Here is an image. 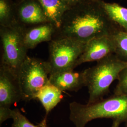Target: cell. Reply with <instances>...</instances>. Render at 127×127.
Here are the masks:
<instances>
[{
	"mask_svg": "<svg viewBox=\"0 0 127 127\" xmlns=\"http://www.w3.org/2000/svg\"><path fill=\"white\" fill-rule=\"evenodd\" d=\"M115 46L112 35L94 38L87 43L85 48L77 60L76 67L82 64L100 60L115 54Z\"/></svg>",
	"mask_w": 127,
	"mask_h": 127,
	"instance_id": "ba28073f",
	"label": "cell"
},
{
	"mask_svg": "<svg viewBox=\"0 0 127 127\" xmlns=\"http://www.w3.org/2000/svg\"><path fill=\"white\" fill-rule=\"evenodd\" d=\"M69 7H71L73 6L76 4L81 0H62Z\"/></svg>",
	"mask_w": 127,
	"mask_h": 127,
	"instance_id": "ffe728a7",
	"label": "cell"
},
{
	"mask_svg": "<svg viewBox=\"0 0 127 127\" xmlns=\"http://www.w3.org/2000/svg\"><path fill=\"white\" fill-rule=\"evenodd\" d=\"M25 28L19 24L10 27H0L2 47L0 65L17 77L20 67L27 56L28 50L24 39Z\"/></svg>",
	"mask_w": 127,
	"mask_h": 127,
	"instance_id": "5b68a950",
	"label": "cell"
},
{
	"mask_svg": "<svg viewBox=\"0 0 127 127\" xmlns=\"http://www.w3.org/2000/svg\"><path fill=\"white\" fill-rule=\"evenodd\" d=\"M56 28L50 22L26 27L24 39L27 50L33 49L43 42H50L53 39Z\"/></svg>",
	"mask_w": 127,
	"mask_h": 127,
	"instance_id": "30bf717a",
	"label": "cell"
},
{
	"mask_svg": "<svg viewBox=\"0 0 127 127\" xmlns=\"http://www.w3.org/2000/svg\"><path fill=\"white\" fill-rule=\"evenodd\" d=\"M112 37L115 46V54L127 61V32L121 30L114 33Z\"/></svg>",
	"mask_w": 127,
	"mask_h": 127,
	"instance_id": "2e32d148",
	"label": "cell"
},
{
	"mask_svg": "<svg viewBox=\"0 0 127 127\" xmlns=\"http://www.w3.org/2000/svg\"><path fill=\"white\" fill-rule=\"evenodd\" d=\"M50 75L48 61L27 56L18 75L22 100L29 101L36 99L39 91L50 83Z\"/></svg>",
	"mask_w": 127,
	"mask_h": 127,
	"instance_id": "277c9868",
	"label": "cell"
},
{
	"mask_svg": "<svg viewBox=\"0 0 127 127\" xmlns=\"http://www.w3.org/2000/svg\"><path fill=\"white\" fill-rule=\"evenodd\" d=\"M22 100L16 77L9 69L0 66V107L10 108L12 104Z\"/></svg>",
	"mask_w": 127,
	"mask_h": 127,
	"instance_id": "9c48e42d",
	"label": "cell"
},
{
	"mask_svg": "<svg viewBox=\"0 0 127 127\" xmlns=\"http://www.w3.org/2000/svg\"><path fill=\"white\" fill-rule=\"evenodd\" d=\"M50 83L62 91H77L86 87L83 71L74 72L73 70L63 71L50 75Z\"/></svg>",
	"mask_w": 127,
	"mask_h": 127,
	"instance_id": "8fae6325",
	"label": "cell"
},
{
	"mask_svg": "<svg viewBox=\"0 0 127 127\" xmlns=\"http://www.w3.org/2000/svg\"><path fill=\"white\" fill-rule=\"evenodd\" d=\"M126 123V127H127V123Z\"/></svg>",
	"mask_w": 127,
	"mask_h": 127,
	"instance_id": "7402d4cb",
	"label": "cell"
},
{
	"mask_svg": "<svg viewBox=\"0 0 127 127\" xmlns=\"http://www.w3.org/2000/svg\"><path fill=\"white\" fill-rule=\"evenodd\" d=\"M70 120L76 127H85L91 121L109 118L120 123H127V95H115L95 103L69 104Z\"/></svg>",
	"mask_w": 127,
	"mask_h": 127,
	"instance_id": "7a4b0ae2",
	"label": "cell"
},
{
	"mask_svg": "<svg viewBox=\"0 0 127 127\" xmlns=\"http://www.w3.org/2000/svg\"><path fill=\"white\" fill-rule=\"evenodd\" d=\"M44 10L50 23L57 29L61 24L64 13L70 7L64 3L62 0H37Z\"/></svg>",
	"mask_w": 127,
	"mask_h": 127,
	"instance_id": "4fadbf2b",
	"label": "cell"
},
{
	"mask_svg": "<svg viewBox=\"0 0 127 127\" xmlns=\"http://www.w3.org/2000/svg\"><path fill=\"white\" fill-rule=\"evenodd\" d=\"M62 98V91L50 83L39 91L36 99L40 101L46 112L45 118L41 123L43 125L46 126V122L48 115L59 103Z\"/></svg>",
	"mask_w": 127,
	"mask_h": 127,
	"instance_id": "7c38bea8",
	"label": "cell"
},
{
	"mask_svg": "<svg viewBox=\"0 0 127 127\" xmlns=\"http://www.w3.org/2000/svg\"><path fill=\"white\" fill-rule=\"evenodd\" d=\"M101 4L110 18L124 31L127 32V8L115 2L101 0Z\"/></svg>",
	"mask_w": 127,
	"mask_h": 127,
	"instance_id": "5bb4252c",
	"label": "cell"
},
{
	"mask_svg": "<svg viewBox=\"0 0 127 127\" xmlns=\"http://www.w3.org/2000/svg\"><path fill=\"white\" fill-rule=\"evenodd\" d=\"M127 66V61L113 54L98 61L95 65L85 70L83 72L89 92L87 104L102 99L109 92L110 85L118 79L120 73Z\"/></svg>",
	"mask_w": 127,
	"mask_h": 127,
	"instance_id": "3957f363",
	"label": "cell"
},
{
	"mask_svg": "<svg viewBox=\"0 0 127 127\" xmlns=\"http://www.w3.org/2000/svg\"><path fill=\"white\" fill-rule=\"evenodd\" d=\"M17 24L15 3L11 0H0V27H10Z\"/></svg>",
	"mask_w": 127,
	"mask_h": 127,
	"instance_id": "9a60e30c",
	"label": "cell"
},
{
	"mask_svg": "<svg viewBox=\"0 0 127 127\" xmlns=\"http://www.w3.org/2000/svg\"><path fill=\"white\" fill-rule=\"evenodd\" d=\"M87 43L70 38L55 39L50 41L49 59L47 61L50 75L73 70L76 67L77 60L83 53Z\"/></svg>",
	"mask_w": 127,
	"mask_h": 127,
	"instance_id": "8992f818",
	"label": "cell"
},
{
	"mask_svg": "<svg viewBox=\"0 0 127 127\" xmlns=\"http://www.w3.org/2000/svg\"><path fill=\"white\" fill-rule=\"evenodd\" d=\"M118 83L114 90L115 95H127V66L120 73Z\"/></svg>",
	"mask_w": 127,
	"mask_h": 127,
	"instance_id": "ac0fdd59",
	"label": "cell"
},
{
	"mask_svg": "<svg viewBox=\"0 0 127 127\" xmlns=\"http://www.w3.org/2000/svg\"><path fill=\"white\" fill-rule=\"evenodd\" d=\"M12 110L10 108L0 107V124L7 119L11 118Z\"/></svg>",
	"mask_w": 127,
	"mask_h": 127,
	"instance_id": "d6986e66",
	"label": "cell"
},
{
	"mask_svg": "<svg viewBox=\"0 0 127 127\" xmlns=\"http://www.w3.org/2000/svg\"><path fill=\"white\" fill-rule=\"evenodd\" d=\"M121 123H119L118 122H115V121H113V124L112 125L111 127H119L120 125H121Z\"/></svg>",
	"mask_w": 127,
	"mask_h": 127,
	"instance_id": "44dd1931",
	"label": "cell"
},
{
	"mask_svg": "<svg viewBox=\"0 0 127 127\" xmlns=\"http://www.w3.org/2000/svg\"><path fill=\"white\" fill-rule=\"evenodd\" d=\"M15 9L17 22L25 27L50 22L37 0H20Z\"/></svg>",
	"mask_w": 127,
	"mask_h": 127,
	"instance_id": "52a82bcc",
	"label": "cell"
},
{
	"mask_svg": "<svg viewBox=\"0 0 127 127\" xmlns=\"http://www.w3.org/2000/svg\"><path fill=\"white\" fill-rule=\"evenodd\" d=\"M11 118L13 120L12 127H43L41 124L37 126L33 124L17 108L12 110Z\"/></svg>",
	"mask_w": 127,
	"mask_h": 127,
	"instance_id": "e0dca14e",
	"label": "cell"
},
{
	"mask_svg": "<svg viewBox=\"0 0 127 127\" xmlns=\"http://www.w3.org/2000/svg\"><path fill=\"white\" fill-rule=\"evenodd\" d=\"M101 0H81L64 13L53 39L70 38L83 42L110 36L122 30L109 17Z\"/></svg>",
	"mask_w": 127,
	"mask_h": 127,
	"instance_id": "6da1fadb",
	"label": "cell"
}]
</instances>
